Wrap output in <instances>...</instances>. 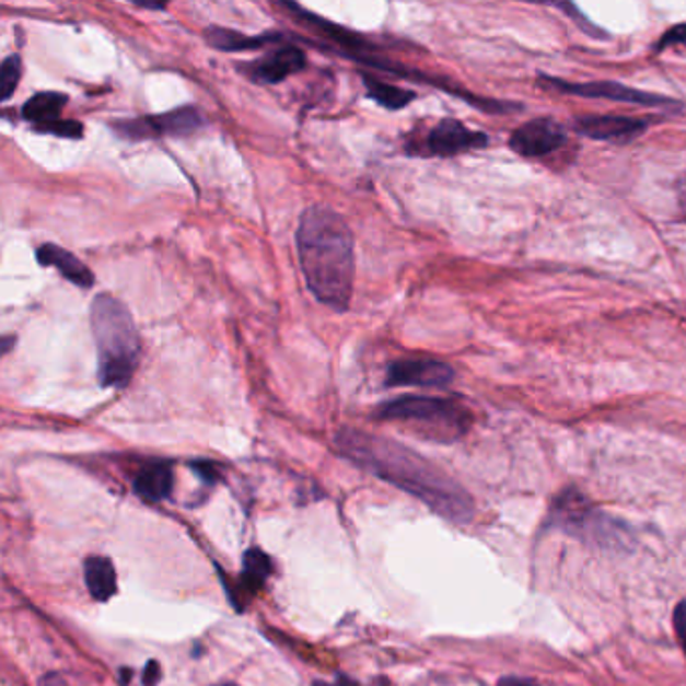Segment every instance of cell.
<instances>
[{
	"mask_svg": "<svg viewBox=\"0 0 686 686\" xmlns=\"http://www.w3.org/2000/svg\"><path fill=\"white\" fill-rule=\"evenodd\" d=\"M21 71H23V65H21L19 55H11L2 61V67H0V100L4 103L13 97L14 89L21 79Z\"/></svg>",
	"mask_w": 686,
	"mask_h": 686,
	"instance_id": "obj_20",
	"label": "cell"
},
{
	"mask_svg": "<svg viewBox=\"0 0 686 686\" xmlns=\"http://www.w3.org/2000/svg\"><path fill=\"white\" fill-rule=\"evenodd\" d=\"M14 342V338L13 337H4L2 338V354H7V352H9V350H11V345H13Z\"/></svg>",
	"mask_w": 686,
	"mask_h": 686,
	"instance_id": "obj_30",
	"label": "cell"
},
{
	"mask_svg": "<svg viewBox=\"0 0 686 686\" xmlns=\"http://www.w3.org/2000/svg\"><path fill=\"white\" fill-rule=\"evenodd\" d=\"M297 246L314 299L347 311L354 282V240L345 218L326 206H311L300 218Z\"/></svg>",
	"mask_w": 686,
	"mask_h": 686,
	"instance_id": "obj_2",
	"label": "cell"
},
{
	"mask_svg": "<svg viewBox=\"0 0 686 686\" xmlns=\"http://www.w3.org/2000/svg\"><path fill=\"white\" fill-rule=\"evenodd\" d=\"M201 125H204V117L196 107H179L174 112L160 113V115L119 119V121H113L112 127L119 138L141 141V139L189 136L198 131Z\"/></svg>",
	"mask_w": 686,
	"mask_h": 686,
	"instance_id": "obj_7",
	"label": "cell"
},
{
	"mask_svg": "<svg viewBox=\"0 0 686 686\" xmlns=\"http://www.w3.org/2000/svg\"><path fill=\"white\" fill-rule=\"evenodd\" d=\"M314 686H359V683L352 681L349 676H338L337 683H333V685H328V683H316Z\"/></svg>",
	"mask_w": 686,
	"mask_h": 686,
	"instance_id": "obj_29",
	"label": "cell"
},
{
	"mask_svg": "<svg viewBox=\"0 0 686 686\" xmlns=\"http://www.w3.org/2000/svg\"><path fill=\"white\" fill-rule=\"evenodd\" d=\"M174 467L167 462H151L133 477V491L150 503H160L174 491Z\"/></svg>",
	"mask_w": 686,
	"mask_h": 686,
	"instance_id": "obj_14",
	"label": "cell"
},
{
	"mask_svg": "<svg viewBox=\"0 0 686 686\" xmlns=\"http://www.w3.org/2000/svg\"><path fill=\"white\" fill-rule=\"evenodd\" d=\"M362 83H364V88L369 91V97L376 101L381 107L391 109V112L403 109V107H407L411 101H415V93H412V91L397 88V85H393V83L379 81L376 77L362 73Z\"/></svg>",
	"mask_w": 686,
	"mask_h": 686,
	"instance_id": "obj_18",
	"label": "cell"
},
{
	"mask_svg": "<svg viewBox=\"0 0 686 686\" xmlns=\"http://www.w3.org/2000/svg\"><path fill=\"white\" fill-rule=\"evenodd\" d=\"M67 101L69 97L65 93L43 91V93H37L26 101L23 105V117L33 124L35 131H38V129L61 119L62 107L67 105Z\"/></svg>",
	"mask_w": 686,
	"mask_h": 686,
	"instance_id": "obj_15",
	"label": "cell"
},
{
	"mask_svg": "<svg viewBox=\"0 0 686 686\" xmlns=\"http://www.w3.org/2000/svg\"><path fill=\"white\" fill-rule=\"evenodd\" d=\"M674 45H683V47H686V23L685 25H676L673 26V28H668V31L662 35L661 40L656 43L654 53L671 49Z\"/></svg>",
	"mask_w": 686,
	"mask_h": 686,
	"instance_id": "obj_22",
	"label": "cell"
},
{
	"mask_svg": "<svg viewBox=\"0 0 686 686\" xmlns=\"http://www.w3.org/2000/svg\"><path fill=\"white\" fill-rule=\"evenodd\" d=\"M337 450L364 472L407 491L453 524L472 522L475 503L467 489L435 463L397 441L345 427L337 433Z\"/></svg>",
	"mask_w": 686,
	"mask_h": 686,
	"instance_id": "obj_1",
	"label": "cell"
},
{
	"mask_svg": "<svg viewBox=\"0 0 686 686\" xmlns=\"http://www.w3.org/2000/svg\"><path fill=\"white\" fill-rule=\"evenodd\" d=\"M558 7H560L561 11H566V13L570 14V19H574L575 23H578V26H580V28H582V31H584L586 35H590V37H606V35H602L604 31H602V28H598V26L596 25H592L590 21H586V19H584V14L580 13V11L575 9L574 4H558Z\"/></svg>",
	"mask_w": 686,
	"mask_h": 686,
	"instance_id": "obj_23",
	"label": "cell"
},
{
	"mask_svg": "<svg viewBox=\"0 0 686 686\" xmlns=\"http://www.w3.org/2000/svg\"><path fill=\"white\" fill-rule=\"evenodd\" d=\"M455 381V371L437 359H399L387 367V387H447Z\"/></svg>",
	"mask_w": 686,
	"mask_h": 686,
	"instance_id": "obj_9",
	"label": "cell"
},
{
	"mask_svg": "<svg viewBox=\"0 0 686 686\" xmlns=\"http://www.w3.org/2000/svg\"><path fill=\"white\" fill-rule=\"evenodd\" d=\"M85 584L89 594L100 602H107L117 594V572L109 558L89 556L85 560Z\"/></svg>",
	"mask_w": 686,
	"mask_h": 686,
	"instance_id": "obj_17",
	"label": "cell"
},
{
	"mask_svg": "<svg viewBox=\"0 0 686 686\" xmlns=\"http://www.w3.org/2000/svg\"><path fill=\"white\" fill-rule=\"evenodd\" d=\"M674 630H676V637H678V642H681L686 656V600L681 602L674 611Z\"/></svg>",
	"mask_w": 686,
	"mask_h": 686,
	"instance_id": "obj_24",
	"label": "cell"
},
{
	"mask_svg": "<svg viewBox=\"0 0 686 686\" xmlns=\"http://www.w3.org/2000/svg\"><path fill=\"white\" fill-rule=\"evenodd\" d=\"M487 143L489 138L484 131H474L457 119H443L427 133L423 146L412 153L429 158H453L465 151L481 150Z\"/></svg>",
	"mask_w": 686,
	"mask_h": 686,
	"instance_id": "obj_8",
	"label": "cell"
},
{
	"mask_svg": "<svg viewBox=\"0 0 686 686\" xmlns=\"http://www.w3.org/2000/svg\"><path fill=\"white\" fill-rule=\"evenodd\" d=\"M160 676H162V671H160V664L155 661H151L148 666H146V671H143V685L146 686H155L158 685V681H160Z\"/></svg>",
	"mask_w": 686,
	"mask_h": 686,
	"instance_id": "obj_27",
	"label": "cell"
},
{
	"mask_svg": "<svg viewBox=\"0 0 686 686\" xmlns=\"http://www.w3.org/2000/svg\"><path fill=\"white\" fill-rule=\"evenodd\" d=\"M97 349L101 387L124 388L141 361V338L129 309L112 294H97L89 311Z\"/></svg>",
	"mask_w": 686,
	"mask_h": 686,
	"instance_id": "obj_3",
	"label": "cell"
},
{
	"mask_svg": "<svg viewBox=\"0 0 686 686\" xmlns=\"http://www.w3.org/2000/svg\"><path fill=\"white\" fill-rule=\"evenodd\" d=\"M38 133H49V136H57V138L79 139L83 138V125L77 124L73 119H59L55 124L38 129Z\"/></svg>",
	"mask_w": 686,
	"mask_h": 686,
	"instance_id": "obj_21",
	"label": "cell"
},
{
	"mask_svg": "<svg viewBox=\"0 0 686 686\" xmlns=\"http://www.w3.org/2000/svg\"><path fill=\"white\" fill-rule=\"evenodd\" d=\"M37 263L40 266H50L59 270L62 278H67L71 284L79 288H93L95 276L89 270L85 263H81L73 252L61 248L53 242H47L37 248Z\"/></svg>",
	"mask_w": 686,
	"mask_h": 686,
	"instance_id": "obj_13",
	"label": "cell"
},
{
	"mask_svg": "<svg viewBox=\"0 0 686 686\" xmlns=\"http://www.w3.org/2000/svg\"><path fill=\"white\" fill-rule=\"evenodd\" d=\"M374 415L381 421L407 425L417 435L435 443H455L474 425V415L460 400L425 395L388 400Z\"/></svg>",
	"mask_w": 686,
	"mask_h": 686,
	"instance_id": "obj_4",
	"label": "cell"
},
{
	"mask_svg": "<svg viewBox=\"0 0 686 686\" xmlns=\"http://www.w3.org/2000/svg\"><path fill=\"white\" fill-rule=\"evenodd\" d=\"M548 527L598 548H623L628 539L624 525L602 512L575 487L563 489L556 498L549 510Z\"/></svg>",
	"mask_w": 686,
	"mask_h": 686,
	"instance_id": "obj_5",
	"label": "cell"
},
{
	"mask_svg": "<svg viewBox=\"0 0 686 686\" xmlns=\"http://www.w3.org/2000/svg\"><path fill=\"white\" fill-rule=\"evenodd\" d=\"M537 85L539 88L549 89V91H558L566 95H578V97H586V100H608L618 101V103H628V105H640V107H683L678 101H673L664 95H654L647 93L640 89L628 88L623 83H614V81H588V83H572V81H561L554 77H537Z\"/></svg>",
	"mask_w": 686,
	"mask_h": 686,
	"instance_id": "obj_6",
	"label": "cell"
},
{
	"mask_svg": "<svg viewBox=\"0 0 686 686\" xmlns=\"http://www.w3.org/2000/svg\"><path fill=\"white\" fill-rule=\"evenodd\" d=\"M566 141L568 133L563 125L554 121L551 117H537L513 131L510 136V150L525 160H537L560 150Z\"/></svg>",
	"mask_w": 686,
	"mask_h": 686,
	"instance_id": "obj_10",
	"label": "cell"
},
{
	"mask_svg": "<svg viewBox=\"0 0 686 686\" xmlns=\"http://www.w3.org/2000/svg\"><path fill=\"white\" fill-rule=\"evenodd\" d=\"M191 469H194L196 474L200 475L201 479H204L206 484H216V481H218V477H220L218 465L212 462H194L191 463Z\"/></svg>",
	"mask_w": 686,
	"mask_h": 686,
	"instance_id": "obj_25",
	"label": "cell"
},
{
	"mask_svg": "<svg viewBox=\"0 0 686 686\" xmlns=\"http://www.w3.org/2000/svg\"><path fill=\"white\" fill-rule=\"evenodd\" d=\"M304 67H306V55L302 53V49L280 47V49L266 53L258 61L248 62L246 67H242V71L254 83L276 85V83H282L288 77L299 73Z\"/></svg>",
	"mask_w": 686,
	"mask_h": 686,
	"instance_id": "obj_12",
	"label": "cell"
},
{
	"mask_svg": "<svg viewBox=\"0 0 686 686\" xmlns=\"http://www.w3.org/2000/svg\"><path fill=\"white\" fill-rule=\"evenodd\" d=\"M498 686H566L558 683H548V681H537V678H525V676H508L503 681H499Z\"/></svg>",
	"mask_w": 686,
	"mask_h": 686,
	"instance_id": "obj_26",
	"label": "cell"
},
{
	"mask_svg": "<svg viewBox=\"0 0 686 686\" xmlns=\"http://www.w3.org/2000/svg\"><path fill=\"white\" fill-rule=\"evenodd\" d=\"M218 686H234V685H218Z\"/></svg>",
	"mask_w": 686,
	"mask_h": 686,
	"instance_id": "obj_31",
	"label": "cell"
},
{
	"mask_svg": "<svg viewBox=\"0 0 686 686\" xmlns=\"http://www.w3.org/2000/svg\"><path fill=\"white\" fill-rule=\"evenodd\" d=\"M275 570V563L268 554L263 549L254 548L246 551L244 556V574H242V586L246 590H258L264 586V582L270 578Z\"/></svg>",
	"mask_w": 686,
	"mask_h": 686,
	"instance_id": "obj_19",
	"label": "cell"
},
{
	"mask_svg": "<svg viewBox=\"0 0 686 686\" xmlns=\"http://www.w3.org/2000/svg\"><path fill=\"white\" fill-rule=\"evenodd\" d=\"M574 129L575 133L594 141L626 146L649 129V121L628 115H586L575 119Z\"/></svg>",
	"mask_w": 686,
	"mask_h": 686,
	"instance_id": "obj_11",
	"label": "cell"
},
{
	"mask_svg": "<svg viewBox=\"0 0 686 686\" xmlns=\"http://www.w3.org/2000/svg\"><path fill=\"white\" fill-rule=\"evenodd\" d=\"M138 9H143V11H165L167 7L163 4V2H133Z\"/></svg>",
	"mask_w": 686,
	"mask_h": 686,
	"instance_id": "obj_28",
	"label": "cell"
},
{
	"mask_svg": "<svg viewBox=\"0 0 686 686\" xmlns=\"http://www.w3.org/2000/svg\"><path fill=\"white\" fill-rule=\"evenodd\" d=\"M204 37L208 40V45H212L213 49L237 53V50L260 49V47H266L270 43L282 40L284 35L268 33V35H260V37H252V35H244V33L230 31V28H216V26H212V28H206Z\"/></svg>",
	"mask_w": 686,
	"mask_h": 686,
	"instance_id": "obj_16",
	"label": "cell"
}]
</instances>
